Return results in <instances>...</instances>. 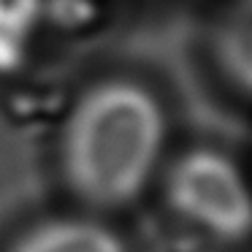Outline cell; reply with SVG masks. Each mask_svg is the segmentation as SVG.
<instances>
[{
    "instance_id": "cell-1",
    "label": "cell",
    "mask_w": 252,
    "mask_h": 252,
    "mask_svg": "<svg viewBox=\"0 0 252 252\" xmlns=\"http://www.w3.org/2000/svg\"><path fill=\"white\" fill-rule=\"evenodd\" d=\"M163 138V111L147 87L127 79L100 82L73 103L63 125V179L87 206L120 209L149 185Z\"/></svg>"
},
{
    "instance_id": "cell-2",
    "label": "cell",
    "mask_w": 252,
    "mask_h": 252,
    "mask_svg": "<svg viewBox=\"0 0 252 252\" xmlns=\"http://www.w3.org/2000/svg\"><path fill=\"white\" fill-rule=\"evenodd\" d=\"M168 206L190 225L222 241L252 233V190L241 171L214 149H192L165 176Z\"/></svg>"
},
{
    "instance_id": "cell-3",
    "label": "cell",
    "mask_w": 252,
    "mask_h": 252,
    "mask_svg": "<svg viewBox=\"0 0 252 252\" xmlns=\"http://www.w3.org/2000/svg\"><path fill=\"white\" fill-rule=\"evenodd\" d=\"M8 252H127L122 239L93 220H49L19 236Z\"/></svg>"
},
{
    "instance_id": "cell-4",
    "label": "cell",
    "mask_w": 252,
    "mask_h": 252,
    "mask_svg": "<svg viewBox=\"0 0 252 252\" xmlns=\"http://www.w3.org/2000/svg\"><path fill=\"white\" fill-rule=\"evenodd\" d=\"M38 17L41 0H0V71H11L22 63Z\"/></svg>"
},
{
    "instance_id": "cell-5",
    "label": "cell",
    "mask_w": 252,
    "mask_h": 252,
    "mask_svg": "<svg viewBox=\"0 0 252 252\" xmlns=\"http://www.w3.org/2000/svg\"><path fill=\"white\" fill-rule=\"evenodd\" d=\"M222 68L239 87L252 93V3L244 6L222 30Z\"/></svg>"
}]
</instances>
